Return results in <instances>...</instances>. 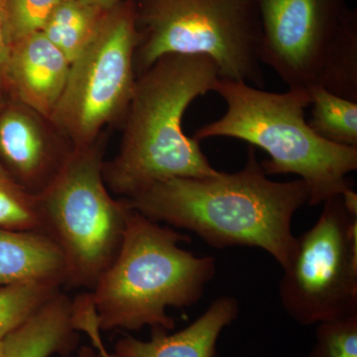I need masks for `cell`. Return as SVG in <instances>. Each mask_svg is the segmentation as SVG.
I'll return each mask as SVG.
<instances>
[{
	"label": "cell",
	"instance_id": "d6986e66",
	"mask_svg": "<svg viewBox=\"0 0 357 357\" xmlns=\"http://www.w3.org/2000/svg\"><path fill=\"white\" fill-rule=\"evenodd\" d=\"M0 227L39 229L36 196L29 194L0 162Z\"/></svg>",
	"mask_w": 357,
	"mask_h": 357
},
{
	"label": "cell",
	"instance_id": "ffe728a7",
	"mask_svg": "<svg viewBox=\"0 0 357 357\" xmlns=\"http://www.w3.org/2000/svg\"><path fill=\"white\" fill-rule=\"evenodd\" d=\"M309 357H357V314L319 323Z\"/></svg>",
	"mask_w": 357,
	"mask_h": 357
},
{
	"label": "cell",
	"instance_id": "7c38bea8",
	"mask_svg": "<svg viewBox=\"0 0 357 357\" xmlns=\"http://www.w3.org/2000/svg\"><path fill=\"white\" fill-rule=\"evenodd\" d=\"M239 314L232 296H220L202 316L180 332L152 330L149 340L133 337L119 340L114 354L119 357H215L218 338Z\"/></svg>",
	"mask_w": 357,
	"mask_h": 357
},
{
	"label": "cell",
	"instance_id": "5b68a950",
	"mask_svg": "<svg viewBox=\"0 0 357 357\" xmlns=\"http://www.w3.org/2000/svg\"><path fill=\"white\" fill-rule=\"evenodd\" d=\"M139 41L135 72L163 56H206L220 79L262 88L259 0H132Z\"/></svg>",
	"mask_w": 357,
	"mask_h": 357
},
{
	"label": "cell",
	"instance_id": "4316f807",
	"mask_svg": "<svg viewBox=\"0 0 357 357\" xmlns=\"http://www.w3.org/2000/svg\"><path fill=\"white\" fill-rule=\"evenodd\" d=\"M3 105H4V103H2L1 100H0V109H1V107Z\"/></svg>",
	"mask_w": 357,
	"mask_h": 357
},
{
	"label": "cell",
	"instance_id": "4fadbf2b",
	"mask_svg": "<svg viewBox=\"0 0 357 357\" xmlns=\"http://www.w3.org/2000/svg\"><path fill=\"white\" fill-rule=\"evenodd\" d=\"M33 280L58 282L65 286L62 250L42 230L0 227V287Z\"/></svg>",
	"mask_w": 357,
	"mask_h": 357
},
{
	"label": "cell",
	"instance_id": "277c9868",
	"mask_svg": "<svg viewBox=\"0 0 357 357\" xmlns=\"http://www.w3.org/2000/svg\"><path fill=\"white\" fill-rule=\"evenodd\" d=\"M213 91L227 103V112L199 128L194 139L236 138L260 148L268 154L261 162L266 175L299 176L309 189V206L351 189L347 175L356 171L357 148L333 144L310 128L305 119V110L311 105L309 89L271 93L218 77Z\"/></svg>",
	"mask_w": 357,
	"mask_h": 357
},
{
	"label": "cell",
	"instance_id": "52a82bcc",
	"mask_svg": "<svg viewBox=\"0 0 357 357\" xmlns=\"http://www.w3.org/2000/svg\"><path fill=\"white\" fill-rule=\"evenodd\" d=\"M139 34L132 0L109 9L89 46L72 63L50 119L73 147L93 144L105 126L123 122L137 75Z\"/></svg>",
	"mask_w": 357,
	"mask_h": 357
},
{
	"label": "cell",
	"instance_id": "ba28073f",
	"mask_svg": "<svg viewBox=\"0 0 357 357\" xmlns=\"http://www.w3.org/2000/svg\"><path fill=\"white\" fill-rule=\"evenodd\" d=\"M283 271L279 297L296 323L316 326L357 314V215L347 210L342 195L324 202Z\"/></svg>",
	"mask_w": 357,
	"mask_h": 357
},
{
	"label": "cell",
	"instance_id": "e0dca14e",
	"mask_svg": "<svg viewBox=\"0 0 357 357\" xmlns=\"http://www.w3.org/2000/svg\"><path fill=\"white\" fill-rule=\"evenodd\" d=\"M62 284L33 280L0 287V342L61 292Z\"/></svg>",
	"mask_w": 357,
	"mask_h": 357
},
{
	"label": "cell",
	"instance_id": "cb8c5ba5",
	"mask_svg": "<svg viewBox=\"0 0 357 357\" xmlns=\"http://www.w3.org/2000/svg\"><path fill=\"white\" fill-rule=\"evenodd\" d=\"M82 1L105 11L114 8V6L122 2L121 0H82Z\"/></svg>",
	"mask_w": 357,
	"mask_h": 357
},
{
	"label": "cell",
	"instance_id": "2e32d148",
	"mask_svg": "<svg viewBox=\"0 0 357 357\" xmlns=\"http://www.w3.org/2000/svg\"><path fill=\"white\" fill-rule=\"evenodd\" d=\"M312 130L333 144L357 148V102L333 95L321 86L309 89Z\"/></svg>",
	"mask_w": 357,
	"mask_h": 357
},
{
	"label": "cell",
	"instance_id": "8fae6325",
	"mask_svg": "<svg viewBox=\"0 0 357 357\" xmlns=\"http://www.w3.org/2000/svg\"><path fill=\"white\" fill-rule=\"evenodd\" d=\"M70 62L42 32L13 45L6 86L14 100L50 119L69 77Z\"/></svg>",
	"mask_w": 357,
	"mask_h": 357
},
{
	"label": "cell",
	"instance_id": "603a6c76",
	"mask_svg": "<svg viewBox=\"0 0 357 357\" xmlns=\"http://www.w3.org/2000/svg\"><path fill=\"white\" fill-rule=\"evenodd\" d=\"M13 45L9 31L6 1L0 0V89L6 86L7 68L13 53Z\"/></svg>",
	"mask_w": 357,
	"mask_h": 357
},
{
	"label": "cell",
	"instance_id": "5bb4252c",
	"mask_svg": "<svg viewBox=\"0 0 357 357\" xmlns=\"http://www.w3.org/2000/svg\"><path fill=\"white\" fill-rule=\"evenodd\" d=\"M72 302L62 292L39 307L3 340L2 357L68 356L76 349L79 332L73 326Z\"/></svg>",
	"mask_w": 357,
	"mask_h": 357
},
{
	"label": "cell",
	"instance_id": "9c48e42d",
	"mask_svg": "<svg viewBox=\"0 0 357 357\" xmlns=\"http://www.w3.org/2000/svg\"><path fill=\"white\" fill-rule=\"evenodd\" d=\"M261 62L289 89L318 84L328 53L357 16L347 0H259Z\"/></svg>",
	"mask_w": 357,
	"mask_h": 357
},
{
	"label": "cell",
	"instance_id": "6da1fadb",
	"mask_svg": "<svg viewBox=\"0 0 357 357\" xmlns=\"http://www.w3.org/2000/svg\"><path fill=\"white\" fill-rule=\"evenodd\" d=\"M126 199L132 210L195 232L211 248L262 249L284 270L297 244L293 218L307 204L309 189L301 178H268L250 145L245 165L237 172L162 181Z\"/></svg>",
	"mask_w": 357,
	"mask_h": 357
},
{
	"label": "cell",
	"instance_id": "7402d4cb",
	"mask_svg": "<svg viewBox=\"0 0 357 357\" xmlns=\"http://www.w3.org/2000/svg\"><path fill=\"white\" fill-rule=\"evenodd\" d=\"M72 321L75 330L88 335L91 347L100 357H119L107 349L102 337V330L98 325L95 303L91 292L79 294L72 303Z\"/></svg>",
	"mask_w": 357,
	"mask_h": 357
},
{
	"label": "cell",
	"instance_id": "9a60e30c",
	"mask_svg": "<svg viewBox=\"0 0 357 357\" xmlns=\"http://www.w3.org/2000/svg\"><path fill=\"white\" fill-rule=\"evenodd\" d=\"M105 13L82 0H61L41 32L72 63L95 38Z\"/></svg>",
	"mask_w": 357,
	"mask_h": 357
},
{
	"label": "cell",
	"instance_id": "ac0fdd59",
	"mask_svg": "<svg viewBox=\"0 0 357 357\" xmlns=\"http://www.w3.org/2000/svg\"><path fill=\"white\" fill-rule=\"evenodd\" d=\"M316 86L357 102V16L333 45Z\"/></svg>",
	"mask_w": 357,
	"mask_h": 357
},
{
	"label": "cell",
	"instance_id": "7a4b0ae2",
	"mask_svg": "<svg viewBox=\"0 0 357 357\" xmlns=\"http://www.w3.org/2000/svg\"><path fill=\"white\" fill-rule=\"evenodd\" d=\"M218 77L211 59L178 54L163 56L137 76L119 152L103 163L112 194L128 199L162 181L220 174L199 141L183 130L188 107L213 91Z\"/></svg>",
	"mask_w": 357,
	"mask_h": 357
},
{
	"label": "cell",
	"instance_id": "3957f363",
	"mask_svg": "<svg viewBox=\"0 0 357 357\" xmlns=\"http://www.w3.org/2000/svg\"><path fill=\"white\" fill-rule=\"evenodd\" d=\"M189 236L132 210L119 253L91 295L102 331H172L169 307H191L217 273L211 256L181 248Z\"/></svg>",
	"mask_w": 357,
	"mask_h": 357
},
{
	"label": "cell",
	"instance_id": "30bf717a",
	"mask_svg": "<svg viewBox=\"0 0 357 357\" xmlns=\"http://www.w3.org/2000/svg\"><path fill=\"white\" fill-rule=\"evenodd\" d=\"M73 145L50 119L17 100L0 109V162L37 196L58 175Z\"/></svg>",
	"mask_w": 357,
	"mask_h": 357
},
{
	"label": "cell",
	"instance_id": "8992f818",
	"mask_svg": "<svg viewBox=\"0 0 357 357\" xmlns=\"http://www.w3.org/2000/svg\"><path fill=\"white\" fill-rule=\"evenodd\" d=\"M105 143L103 133L93 144L74 148L36 196L40 230L62 250L69 287L93 288L119 253L131 211L105 185Z\"/></svg>",
	"mask_w": 357,
	"mask_h": 357
},
{
	"label": "cell",
	"instance_id": "44dd1931",
	"mask_svg": "<svg viewBox=\"0 0 357 357\" xmlns=\"http://www.w3.org/2000/svg\"><path fill=\"white\" fill-rule=\"evenodd\" d=\"M9 31L13 44L41 32L61 0H6Z\"/></svg>",
	"mask_w": 357,
	"mask_h": 357
},
{
	"label": "cell",
	"instance_id": "d4e9b609",
	"mask_svg": "<svg viewBox=\"0 0 357 357\" xmlns=\"http://www.w3.org/2000/svg\"><path fill=\"white\" fill-rule=\"evenodd\" d=\"M77 357H100L98 351L93 349V347H88V345H84L82 349H79V356Z\"/></svg>",
	"mask_w": 357,
	"mask_h": 357
},
{
	"label": "cell",
	"instance_id": "484cf974",
	"mask_svg": "<svg viewBox=\"0 0 357 357\" xmlns=\"http://www.w3.org/2000/svg\"><path fill=\"white\" fill-rule=\"evenodd\" d=\"M2 354H3V340L0 342V357H2Z\"/></svg>",
	"mask_w": 357,
	"mask_h": 357
}]
</instances>
